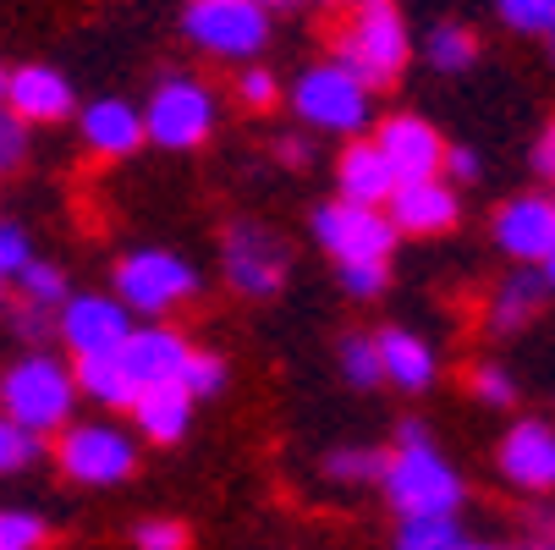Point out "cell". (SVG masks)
Returning a JSON list of instances; mask_svg holds the SVG:
<instances>
[{
    "instance_id": "23",
    "label": "cell",
    "mask_w": 555,
    "mask_h": 550,
    "mask_svg": "<svg viewBox=\"0 0 555 550\" xmlns=\"http://www.w3.org/2000/svg\"><path fill=\"white\" fill-rule=\"evenodd\" d=\"M539 308H544V276L539 270H512L490 297V325L495 331H522Z\"/></svg>"
},
{
    "instance_id": "1",
    "label": "cell",
    "mask_w": 555,
    "mask_h": 550,
    "mask_svg": "<svg viewBox=\"0 0 555 550\" xmlns=\"http://www.w3.org/2000/svg\"><path fill=\"white\" fill-rule=\"evenodd\" d=\"M413 55V39H408V23L390 0H358L352 17L336 28V66H347L363 89H385L402 77Z\"/></svg>"
},
{
    "instance_id": "25",
    "label": "cell",
    "mask_w": 555,
    "mask_h": 550,
    "mask_svg": "<svg viewBox=\"0 0 555 550\" xmlns=\"http://www.w3.org/2000/svg\"><path fill=\"white\" fill-rule=\"evenodd\" d=\"M424 55H429L435 72H462V66H473V55H479V39H473L462 23H440L424 39Z\"/></svg>"
},
{
    "instance_id": "16",
    "label": "cell",
    "mask_w": 555,
    "mask_h": 550,
    "mask_svg": "<svg viewBox=\"0 0 555 550\" xmlns=\"http://www.w3.org/2000/svg\"><path fill=\"white\" fill-rule=\"evenodd\" d=\"M0 105H7L17 121H28V127H44V121H66L72 105H77V94H72V84H66L55 66L34 61V66H17L12 72L7 100H0Z\"/></svg>"
},
{
    "instance_id": "38",
    "label": "cell",
    "mask_w": 555,
    "mask_h": 550,
    "mask_svg": "<svg viewBox=\"0 0 555 550\" xmlns=\"http://www.w3.org/2000/svg\"><path fill=\"white\" fill-rule=\"evenodd\" d=\"M138 550H188V528L177 523V517H149V523H138Z\"/></svg>"
},
{
    "instance_id": "49",
    "label": "cell",
    "mask_w": 555,
    "mask_h": 550,
    "mask_svg": "<svg viewBox=\"0 0 555 550\" xmlns=\"http://www.w3.org/2000/svg\"><path fill=\"white\" fill-rule=\"evenodd\" d=\"M0 308H7V281H0Z\"/></svg>"
},
{
    "instance_id": "50",
    "label": "cell",
    "mask_w": 555,
    "mask_h": 550,
    "mask_svg": "<svg viewBox=\"0 0 555 550\" xmlns=\"http://www.w3.org/2000/svg\"><path fill=\"white\" fill-rule=\"evenodd\" d=\"M550 55H555V34H550Z\"/></svg>"
},
{
    "instance_id": "52",
    "label": "cell",
    "mask_w": 555,
    "mask_h": 550,
    "mask_svg": "<svg viewBox=\"0 0 555 550\" xmlns=\"http://www.w3.org/2000/svg\"><path fill=\"white\" fill-rule=\"evenodd\" d=\"M550 550H555V545H550Z\"/></svg>"
},
{
    "instance_id": "27",
    "label": "cell",
    "mask_w": 555,
    "mask_h": 550,
    "mask_svg": "<svg viewBox=\"0 0 555 550\" xmlns=\"http://www.w3.org/2000/svg\"><path fill=\"white\" fill-rule=\"evenodd\" d=\"M17 286H23V303H39V308H61L72 297L66 292V270L61 265H44V259H28L23 276H17Z\"/></svg>"
},
{
    "instance_id": "32",
    "label": "cell",
    "mask_w": 555,
    "mask_h": 550,
    "mask_svg": "<svg viewBox=\"0 0 555 550\" xmlns=\"http://www.w3.org/2000/svg\"><path fill=\"white\" fill-rule=\"evenodd\" d=\"M341 374L352 380V385H379L385 380V369H379V347H374V336H347L341 342Z\"/></svg>"
},
{
    "instance_id": "18",
    "label": "cell",
    "mask_w": 555,
    "mask_h": 550,
    "mask_svg": "<svg viewBox=\"0 0 555 550\" xmlns=\"http://www.w3.org/2000/svg\"><path fill=\"white\" fill-rule=\"evenodd\" d=\"M77 132H83V143L94 154L121 161V154H132L143 143V116L127 100H94V105H83V116H77Z\"/></svg>"
},
{
    "instance_id": "47",
    "label": "cell",
    "mask_w": 555,
    "mask_h": 550,
    "mask_svg": "<svg viewBox=\"0 0 555 550\" xmlns=\"http://www.w3.org/2000/svg\"><path fill=\"white\" fill-rule=\"evenodd\" d=\"M259 7L270 12V7H297V0H259Z\"/></svg>"
},
{
    "instance_id": "34",
    "label": "cell",
    "mask_w": 555,
    "mask_h": 550,
    "mask_svg": "<svg viewBox=\"0 0 555 550\" xmlns=\"http://www.w3.org/2000/svg\"><path fill=\"white\" fill-rule=\"evenodd\" d=\"M28 259H34L28 231H23V226H12V220H0V281H17Z\"/></svg>"
},
{
    "instance_id": "4",
    "label": "cell",
    "mask_w": 555,
    "mask_h": 550,
    "mask_svg": "<svg viewBox=\"0 0 555 550\" xmlns=\"http://www.w3.org/2000/svg\"><path fill=\"white\" fill-rule=\"evenodd\" d=\"M55 462L66 479L105 490V485H121L138 468V440L116 424H66L55 440Z\"/></svg>"
},
{
    "instance_id": "29",
    "label": "cell",
    "mask_w": 555,
    "mask_h": 550,
    "mask_svg": "<svg viewBox=\"0 0 555 550\" xmlns=\"http://www.w3.org/2000/svg\"><path fill=\"white\" fill-rule=\"evenodd\" d=\"M182 391L198 402V397H220L225 391V358L220 353H188V363H182Z\"/></svg>"
},
{
    "instance_id": "21",
    "label": "cell",
    "mask_w": 555,
    "mask_h": 550,
    "mask_svg": "<svg viewBox=\"0 0 555 550\" xmlns=\"http://www.w3.org/2000/svg\"><path fill=\"white\" fill-rule=\"evenodd\" d=\"M336 182H341V199H352V204H374V209L390 204V193H396V177H390L385 154H379L374 143H347V149H341Z\"/></svg>"
},
{
    "instance_id": "26",
    "label": "cell",
    "mask_w": 555,
    "mask_h": 550,
    "mask_svg": "<svg viewBox=\"0 0 555 550\" xmlns=\"http://www.w3.org/2000/svg\"><path fill=\"white\" fill-rule=\"evenodd\" d=\"M325 474H331L336 485H379L385 451H374V446H341V451L325 457Z\"/></svg>"
},
{
    "instance_id": "10",
    "label": "cell",
    "mask_w": 555,
    "mask_h": 550,
    "mask_svg": "<svg viewBox=\"0 0 555 550\" xmlns=\"http://www.w3.org/2000/svg\"><path fill=\"white\" fill-rule=\"evenodd\" d=\"M313 238H320V248H331L341 265H347V259H390L396 226H390V215H379L374 204L336 199V204L313 209Z\"/></svg>"
},
{
    "instance_id": "41",
    "label": "cell",
    "mask_w": 555,
    "mask_h": 550,
    "mask_svg": "<svg viewBox=\"0 0 555 550\" xmlns=\"http://www.w3.org/2000/svg\"><path fill=\"white\" fill-rule=\"evenodd\" d=\"M533 171L555 182V121H550V127L539 132V143H533Z\"/></svg>"
},
{
    "instance_id": "19",
    "label": "cell",
    "mask_w": 555,
    "mask_h": 550,
    "mask_svg": "<svg viewBox=\"0 0 555 550\" xmlns=\"http://www.w3.org/2000/svg\"><path fill=\"white\" fill-rule=\"evenodd\" d=\"M132 419H138L143 440L177 446V440L188 435V424H193V397L182 391V380H171V385H149V391H138Z\"/></svg>"
},
{
    "instance_id": "20",
    "label": "cell",
    "mask_w": 555,
    "mask_h": 550,
    "mask_svg": "<svg viewBox=\"0 0 555 550\" xmlns=\"http://www.w3.org/2000/svg\"><path fill=\"white\" fill-rule=\"evenodd\" d=\"M374 347H379L385 380H396L402 391H429V385H435V347H429L424 336H413V331H402V325H390V331L374 336Z\"/></svg>"
},
{
    "instance_id": "30",
    "label": "cell",
    "mask_w": 555,
    "mask_h": 550,
    "mask_svg": "<svg viewBox=\"0 0 555 550\" xmlns=\"http://www.w3.org/2000/svg\"><path fill=\"white\" fill-rule=\"evenodd\" d=\"M44 539H50V523L39 512H17V507L0 512V550H39Z\"/></svg>"
},
{
    "instance_id": "2",
    "label": "cell",
    "mask_w": 555,
    "mask_h": 550,
    "mask_svg": "<svg viewBox=\"0 0 555 550\" xmlns=\"http://www.w3.org/2000/svg\"><path fill=\"white\" fill-rule=\"evenodd\" d=\"M72 402H77V380L50 353H28L0 374V419H12L34 435H61L72 424Z\"/></svg>"
},
{
    "instance_id": "28",
    "label": "cell",
    "mask_w": 555,
    "mask_h": 550,
    "mask_svg": "<svg viewBox=\"0 0 555 550\" xmlns=\"http://www.w3.org/2000/svg\"><path fill=\"white\" fill-rule=\"evenodd\" d=\"M44 457V435L0 419V474H17V468H34Z\"/></svg>"
},
{
    "instance_id": "14",
    "label": "cell",
    "mask_w": 555,
    "mask_h": 550,
    "mask_svg": "<svg viewBox=\"0 0 555 550\" xmlns=\"http://www.w3.org/2000/svg\"><path fill=\"white\" fill-rule=\"evenodd\" d=\"M495 243L517 265H539L555 248V204L539 193H517L495 209Z\"/></svg>"
},
{
    "instance_id": "35",
    "label": "cell",
    "mask_w": 555,
    "mask_h": 550,
    "mask_svg": "<svg viewBox=\"0 0 555 550\" xmlns=\"http://www.w3.org/2000/svg\"><path fill=\"white\" fill-rule=\"evenodd\" d=\"M385 281H390L385 259H347V265H341V286H347L352 297H379Z\"/></svg>"
},
{
    "instance_id": "31",
    "label": "cell",
    "mask_w": 555,
    "mask_h": 550,
    "mask_svg": "<svg viewBox=\"0 0 555 550\" xmlns=\"http://www.w3.org/2000/svg\"><path fill=\"white\" fill-rule=\"evenodd\" d=\"M495 12L517 34H555V0H495Z\"/></svg>"
},
{
    "instance_id": "37",
    "label": "cell",
    "mask_w": 555,
    "mask_h": 550,
    "mask_svg": "<svg viewBox=\"0 0 555 550\" xmlns=\"http://www.w3.org/2000/svg\"><path fill=\"white\" fill-rule=\"evenodd\" d=\"M23 154H28V121H17L7 105H0V177L17 171Z\"/></svg>"
},
{
    "instance_id": "15",
    "label": "cell",
    "mask_w": 555,
    "mask_h": 550,
    "mask_svg": "<svg viewBox=\"0 0 555 550\" xmlns=\"http://www.w3.org/2000/svg\"><path fill=\"white\" fill-rule=\"evenodd\" d=\"M501 474L517 485V490H555V430L544 419H522L506 430L501 440Z\"/></svg>"
},
{
    "instance_id": "43",
    "label": "cell",
    "mask_w": 555,
    "mask_h": 550,
    "mask_svg": "<svg viewBox=\"0 0 555 550\" xmlns=\"http://www.w3.org/2000/svg\"><path fill=\"white\" fill-rule=\"evenodd\" d=\"M424 440H429L424 419H402V424H396V446H424Z\"/></svg>"
},
{
    "instance_id": "13",
    "label": "cell",
    "mask_w": 555,
    "mask_h": 550,
    "mask_svg": "<svg viewBox=\"0 0 555 550\" xmlns=\"http://www.w3.org/2000/svg\"><path fill=\"white\" fill-rule=\"evenodd\" d=\"M188 336L182 331H171V325H132L127 331V342L116 347V358H121V369L132 374V385L138 391H149V385H171V380H182V363H188Z\"/></svg>"
},
{
    "instance_id": "36",
    "label": "cell",
    "mask_w": 555,
    "mask_h": 550,
    "mask_svg": "<svg viewBox=\"0 0 555 550\" xmlns=\"http://www.w3.org/2000/svg\"><path fill=\"white\" fill-rule=\"evenodd\" d=\"M473 391H479V402H490V408L517 402V380L501 363H479V369H473Z\"/></svg>"
},
{
    "instance_id": "40",
    "label": "cell",
    "mask_w": 555,
    "mask_h": 550,
    "mask_svg": "<svg viewBox=\"0 0 555 550\" xmlns=\"http://www.w3.org/2000/svg\"><path fill=\"white\" fill-rule=\"evenodd\" d=\"M440 171L451 177V182H479V171H485V161L473 149H446V161H440Z\"/></svg>"
},
{
    "instance_id": "42",
    "label": "cell",
    "mask_w": 555,
    "mask_h": 550,
    "mask_svg": "<svg viewBox=\"0 0 555 550\" xmlns=\"http://www.w3.org/2000/svg\"><path fill=\"white\" fill-rule=\"evenodd\" d=\"M275 154H281L286 166H308V161H313V149H308L302 138H281V143H275Z\"/></svg>"
},
{
    "instance_id": "12",
    "label": "cell",
    "mask_w": 555,
    "mask_h": 550,
    "mask_svg": "<svg viewBox=\"0 0 555 550\" xmlns=\"http://www.w3.org/2000/svg\"><path fill=\"white\" fill-rule=\"evenodd\" d=\"M374 149L385 154L396 182H429V177H440V161H446V143L424 116H390L379 127Z\"/></svg>"
},
{
    "instance_id": "39",
    "label": "cell",
    "mask_w": 555,
    "mask_h": 550,
    "mask_svg": "<svg viewBox=\"0 0 555 550\" xmlns=\"http://www.w3.org/2000/svg\"><path fill=\"white\" fill-rule=\"evenodd\" d=\"M243 105H248V111H270V105H275V77H270L264 66H248V72H243Z\"/></svg>"
},
{
    "instance_id": "46",
    "label": "cell",
    "mask_w": 555,
    "mask_h": 550,
    "mask_svg": "<svg viewBox=\"0 0 555 550\" xmlns=\"http://www.w3.org/2000/svg\"><path fill=\"white\" fill-rule=\"evenodd\" d=\"M462 550H512V545H467V539H462Z\"/></svg>"
},
{
    "instance_id": "9",
    "label": "cell",
    "mask_w": 555,
    "mask_h": 550,
    "mask_svg": "<svg viewBox=\"0 0 555 550\" xmlns=\"http://www.w3.org/2000/svg\"><path fill=\"white\" fill-rule=\"evenodd\" d=\"M220 265H225V281L243 297H275L286 281V243L259 220H231L225 243H220Z\"/></svg>"
},
{
    "instance_id": "8",
    "label": "cell",
    "mask_w": 555,
    "mask_h": 550,
    "mask_svg": "<svg viewBox=\"0 0 555 550\" xmlns=\"http://www.w3.org/2000/svg\"><path fill=\"white\" fill-rule=\"evenodd\" d=\"M188 39L209 55L243 61L254 50H264L270 39V12L259 0H193L188 7Z\"/></svg>"
},
{
    "instance_id": "3",
    "label": "cell",
    "mask_w": 555,
    "mask_h": 550,
    "mask_svg": "<svg viewBox=\"0 0 555 550\" xmlns=\"http://www.w3.org/2000/svg\"><path fill=\"white\" fill-rule=\"evenodd\" d=\"M379 485L402 517H456V507H462V474L429 440L396 446V457H385Z\"/></svg>"
},
{
    "instance_id": "22",
    "label": "cell",
    "mask_w": 555,
    "mask_h": 550,
    "mask_svg": "<svg viewBox=\"0 0 555 550\" xmlns=\"http://www.w3.org/2000/svg\"><path fill=\"white\" fill-rule=\"evenodd\" d=\"M72 380H77V397H89V402H100V408H132V402H138V385H132V374L121 369L116 353L77 358V363H72Z\"/></svg>"
},
{
    "instance_id": "48",
    "label": "cell",
    "mask_w": 555,
    "mask_h": 550,
    "mask_svg": "<svg viewBox=\"0 0 555 550\" xmlns=\"http://www.w3.org/2000/svg\"><path fill=\"white\" fill-rule=\"evenodd\" d=\"M320 7H358V0H320Z\"/></svg>"
},
{
    "instance_id": "44",
    "label": "cell",
    "mask_w": 555,
    "mask_h": 550,
    "mask_svg": "<svg viewBox=\"0 0 555 550\" xmlns=\"http://www.w3.org/2000/svg\"><path fill=\"white\" fill-rule=\"evenodd\" d=\"M539 265H544V270H539V276H544V286H555V248H550V254H544Z\"/></svg>"
},
{
    "instance_id": "11",
    "label": "cell",
    "mask_w": 555,
    "mask_h": 550,
    "mask_svg": "<svg viewBox=\"0 0 555 550\" xmlns=\"http://www.w3.org/2000/svg\"><path fill=\"white\" fill-rule=\"evenodd\" d=\"M132 331V314L121 297H105V292H77L55 308V336L77 353V358H89V353H116Z\"/></svg>"
},
{
    "instance_id": "24",
    "label": "cell",
    "mask_w": 555,
    "mask_h": 550,
    "mask_svg": "<svg viewBox=\"0 0 555 550\" xmlns=\"http://www.w3.org/2000/svg\"><path fill=\"white\" fill-rule=\"evenodd\" d=\"M396 550H462V523L456 517H402Z\"/></svg>"
},
{
    "instance_id": "45",
    "label": "cell",
    "mask_w": 555,
    "mask_h": 550,
    "mask_svg": "<svg viewBox=\"0 0 555 550\" xmlns=\"http://www.w3.org/2000/svg\"><path fill=\"white\" fill-rule=\"evenodd\" d=\"M7 84H12V66L0 61V100H7Z\"/></svg>"
},
{
    "instance_id": "5",
    "label": "cell",
    "mask_w": 555,
    "mask_h": 550,
    "mask_svg": "<svg viewBox=\"0 0 555 550\" xmlns=\"http://www.w3.org/2000/svg\"><path fill=\"white\" fill-rule=\"evenodd\" d=\"M198 292V270L182 259V254H166V248H138L116 265V297L127 303V314H166L177 308L182 297Z\"/></svg>"
},
{
    "instance_id": "6",
    "label": "cell",
    "mask_w": 555,
    "mask_h": 550,
    "mask_svg": "<svg viewBox=\"0 0 555 550\" xmlns=\"http://www.w3.org/2000/svg\"><path fill=\"white\" fill-rule=\"evenodd\" d=\"M292 111L320 132H363L369 127V89L336 61L308 66L292 89Z\"/></svg>"
},
{
    "instance_id": "17",
    "label": "cell",
    "mask_w": 555,
    "mask_h": 550,
    "mask_svg": "<svg viewBox=\"0 0 555 550\" xmlns=\"http://www.w3.org/2000/svg\"><path fill=\"white\" fill-rule=\"evenodd\" d=\"M390 226L396 231H413V238H435V231L456 226V193L429 177V182H396L390 193Z\"/></svg>"
},
{
    "instance_id": "33",
    "label": "cell",
    "mask_w": 555,
    "mask_h": 550,
    "mask_svg": "<svg viewBox=\"0 0 555 550\" xmlns=\"http://www.w3.org/2000/svg\"><path fill=\"white\" fill-rule=\"evenodd\" d=\"M12 336L28 342V347H44L55 336V308H39V303H12Z\"/></svg>"
},
{
    "instance_id": "51",
    "label": "cell",
    "mask_w": 555,
    "mask_h": 550,
    "mask_svg": "<svg viewBox=\"0 0 555 550\" xmlns=\"http://www.w3.org/2000/svg\"><path fill=\"white\" fill-rule=\"evenodd\" d=\"M550 204H555V199H550Z\"/></svg>"
},
{
    "instance_id": "7",
    "label": "cell",
    "mask_w": 555,
    "mask_h": 550,
    "mask_svg": "<svg viewBox=\"0 0 555 550\" xmlns=\"http://www.w3.org/2000/svg\"><path fill=\"white\" fill-rule=\"evenodd\" d=\"M215 127V94L198 77H166L160 89L149 94L143 111V138H154L160 149H198Z\"/></svg>"
}]
</instances>
